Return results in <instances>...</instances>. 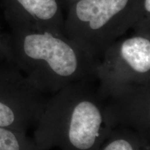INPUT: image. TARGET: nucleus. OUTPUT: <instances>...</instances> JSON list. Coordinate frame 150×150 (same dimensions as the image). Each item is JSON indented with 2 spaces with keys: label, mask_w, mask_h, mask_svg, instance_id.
<instances>
[{
  "label": "nucleus",
  "mask_w": 150,
  "mask_h": 150,
  "mask_svg": "<svg viewBox=\"0 0 150 150\" xmlns=\"http://www.w3.org/2000/svg\"><path fill=\"white\" fill-rule=\"evenodd\" d=\"M35 125V142L41 147L59 145L70 150H93L116 128L95 76L54 93Z\"/></svg>",
  "instance_id": "obj_1"
},
{
  "label": "nucleus",
  "mask_w": 150,
  "mask_h": 150,
  "mask_svg": "<svg viewBox=\"0 0 150 150\" xmlns=\"http://www.w3.org/2000/svg\"><path fill=\"white\" fill-rule=\"evenodd\" d=\"M10 29L6 35L9 63L42 93H55L69 84L95 76L99 60L64 34Z\"/></svg>",
  "instance_id": "obj_2"
},
{
  "label": "nucleus",
  "mask_w": 150,
  "mask_h": 150,
  "mask_svg": "<svg viewBox=\"0 0 150 150\" xmlns=\"http://www.w3.org/2000/svg\"><path fill=\"white\" fill-rule=\"evenodd\" d=\"M140 0H79L68 9L63 33L99 60L136 21Z\"/></svg>",
  "instance_id": "obj_3"
},
{
  "label": "nucleus",
  "mask_w": 150,
  "mask_h": 150,
  "mask_svg": "<svg viewBox=\"0 0 150 150\" xmlns=\"http://www.w3.org/2000/svg\"><path fill=\"white\" fill-rule=\"evenodd\" d=\"M95 76L106 100L150 93V37L117 40L99 60Z\"/></svg>",
  "instance_id": "obj_4"
},
{
  "label": "nucleus",
  "mask_w": 150,
  "mask_h": 150,
  "mask_svg": "<svg viewBox=\"0 0 150 150\" xmlns=\"http://www.w3.org/2000/svg\"><path fill=\"white\" fill-rule=\"evenodd\" d=\"M45 95L16 65L0 64V127L26 133L42 114Z\"/></svg>",
  "instance_id": "obj_5"
},
{
  "label": "nucleus",
  "mask_w": 150,
  "mask_h": 150,
  "mask_svg": "<svg viewBox=\"0 0 150 150\" xmlns=\"http://www.w3.org/2000/svg\"><path fill=\"white\" fill-rule=\"evenodd\" d=\"M60 0H2L10 27L63 33L64 17Z\"/></svg>",
  "instance_id": "obj_6"
},
{
  "label": "nucleus",
  "mask_w": 150,
  "mask_h": 150,
  "mask_svg": "<svg viewBox=\"0 0 150 150\" xmlns=\"http://www.w3.org/2000/svg\"><path fill=\"white\" fill-rule=\"evenodd\" d=\"M106 140L102 150H139L147 138L128 127H117Z\"/></svg>",
  "instance_id": "obj_7"
},
{
  "label": "nucleus",
  "mask_w": 150,
  "mask_h": 150,
  "mask_svg": "<svg viewBox=\"0 0 150 150\" xmlns=\"http://www.w3.org/2000/svg\"><path fill=\"white\" fill-rule=\"evenodd\" d=\"M25 132L0 127V150H32Z\"/></svg>",
  "instance_id": "obj_8"
},
{
  "label": "nucleus",
  "mask_w": 150,
  "mask_h": 150,
  "mask_svg": "<svg viewBox=\"0 0 150 150\" xmlns=\"http://www.w3.org/2000/svg\"><path fill=\"white\" fill-rule=\"evenodd\" d=\"M132 29L135 33L150 37V0H140L136 21Z\"/></svg>",
  "instance_id": "obj_9"
},
{
  "label": "nucleus",
  "mask_w": 150,
  "mask_h": 150,
  "mask_svg": "<svg viewBox=\"0 0 150 150\" xmlns=\"http://www.w3.org/2000/svg\"><path fill=\"white\" fill-rule=\"evenodd\" d=\"M0 60L9 63V51L6 41V35L0 31Z\"/></svg>",
  "instance_id": "obj_10"
},
{
  "label": "nucleus",
  "mask_w": 150,
  "mask_h": 150,
  "mask_svg": "<svg viewBox=\"0 0 150 150\" xmlns=\"http://www.w3.org/2000/svg\"><path fill=\"white\" fill-rule=\"evenodd\" d=\"M78 1H79V0H60V2H61V6H63L65 8H66L68 10L71 6Z\"/></svg>",
  "instance_id": "obj_11"
}]
</instances>
